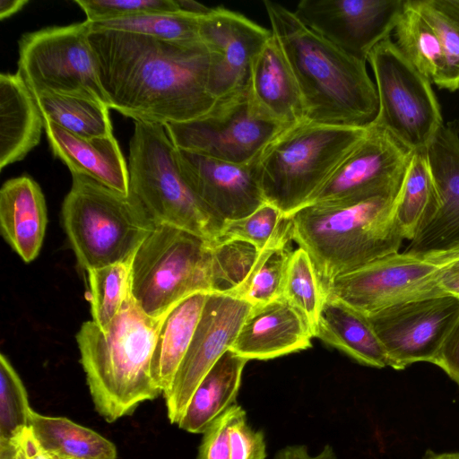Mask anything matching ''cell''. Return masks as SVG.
Here are the masks:
<instances>
[{
    "instance_id": "cell-1",
    "label": "cell",
    "mask_w": 459,
    "mask_h": 459,
    "mask_svg": "<svg viewBox=\"0 0 459 459\" xmlns=\"http://www.w3.org/2000/svg\"><path fill=\"white\" fill-rule=\"evenodd\" d=\"M89 41L110 109L134 122H186L218 101L208 91L209 53L201 39L169 41L91 28Z\"/></svg>"
},
{
    "instance_id": "cell-2",
    "label": "cell",
    "mask_w": 459,
    "mask_h": 459,
    "mask_svg": "<svg viewBox=\"0 0 459 459\" xmlns=\"http://www.w3.org/2000/svg\"><path fill=\"white\" fill-rule=\"evenodd\" d=\"M264 5L272 34L297 82L306 120L358 128L374 125L378 96L366 62L308 29L293 11L270 0Z\"/></svg>"
},
{
    "instance_id": "cell-3",
    "label": "cell",
    "mask_w": 459,
    "mask_h": 459,
    "mask_svg": "<svg viewBox=\"0 0 459 459\" xmlns=\"http://www.w3.org/2000/svg\"><path fill=\"white\" fill-rule=\"evenodd\" d=\"M164 315L148 316L131 294L105 330L91 320L77 333L90 394L107 422L131 415L141 403L162 394L152 376V359Z\"/></svg>"
},
{
    "instance_id": "cell-4",
    "label": "cell",
    "mask_w": 459,
    "mask_h": 459,
    "mask_svg": "<svg viewBox=\"0 0 459 459\" xmlns=\"http://www.w3.org/2000/svg\"><path fill=\"white\" fill-rule=\"evenodd\" d=\"M397 197L312 204L290 215V236L310 255L324 287L335 277L399 252Z\"/></svg>"
},
{
    "instance_id": "cell-5",
    "label": "cell",
    "mask_w": 459,
    "mask_h": 459,
    "mask_svg": "<svg viewBox=\"0 0 459 459\" xmlns=\"http://www.w3.org/2000/svg\"><path fill=\"white\" fill-rule=\"evenodd\" d=\"M368 128L306 119L283 128L252 163L265 201L286 218L304 207Z\"/></svg>"
},
{
    "instance_id": "cell-6",
    "label": "cell",
    "mask_w": 459,
    "mask_h": 459,
    "mask_svg": "<svg viewBox=\"0 0 459 459\" xmlns=\"http://www.w3.org/2000/svg\"><path fill=\"white\" fill-rule=\"evenodd\" d=\"M62 219L78 263L86 271L133 256L156 226L129 195L78 174H72Z\"/></svg>"
},
{
    "instance_id": "cell-7",
    "label": "cell",
    "mask_w": 459,
    "mask_h": 459,
    "mask_svg": "<svg viewBox=\"0 0 459 459\" xmlns=\"http://www.w3.org/2000/svg\"><path fill=\"white\" fill-rule=\"evenodd\" d=\"M176 148L162 125L134 122L129 143V191L153 222L213 241L221 227L197 199L178 169Z\"/></svg>"
},
{
    "instance_id": "cell-8",
    "label": "cell",
    "mask_w": 459,
    "mask_h": 459,
    "mask_svg": "<svg viewBox=\"0 0 459 459\" xmlns=\"http://www.w3.org/2000/svg\"><path fill=\"white\" fill-rule=\"evenodd\" d=\"M200 291L213 292L212 241L173 226L156 225L134 256V299L148 316L160 317Z\"/></svg>"
},
{
    "instance_id": "cell-9",
    "label": "cell",
    "mask_w": 459,
    "mask_h": 459,
    "mask_svg": "<svg viewBox=\"0 0 459 459\" xmlns=\"http://www.w3.org/2000/svg\"><path fill=\"white\" fill-rule=\"evenodd\" d=\"M90 31L91 22L85 20L21 37L17 72L33 95L77 96L109 108L89 41Z\"/></svg>"
},
{
    "instance_id": "cell-10",
    "label": "cell",
    "mask_w": 459,
    "mask_h": 459,
    "mask_svg": "<svg viewBox=\"0 0 459 459\" xmlns=\"http://www.w3.org/2000/svg\"><path fill=\"white\" fill-rule=\"evenodd\" d=\"M378 115L374 125L412 152L425 151L444 125L430 82L403 56L390 38L370 52Z\"/></svg>"
},
{
    "instance_id": "cell-11",
    "label": "cell",
    "mask_w": 459,
    "mask_h": 459,
    "mask_svg": "<svg viewBox=\"0 0 459 459\" xmlns=\"http://www.w3.org/2000/svg\"><path fill=\"white\" fill-rule=\"evenodd\" d=\"M457 255L459 248L397 252L335 277L325 286V292L366 316L402 303L446 296L437 274Z\"/></svg>"
},
{
    "instance_id": "cell-12",
    "label": "cell",
    "mask_w": 459,
    "mask_h": 459,
    "mask_svg": "<svg viewBox=\"0 0 459 459\" xmlns=\"http://www.w3.org/2000/svg\"><path fill=\"white\" fill-rule=\"evenodd\" d=\"M175 148L235 164H252L283 129L252 106L248 89L217 101L195 119L164 126Z\"/></svg>"
},
{
    "instance_id": "cell-13",
    "label": "cell",
    "mask_w": 459,
    "mask_h": 459,
    "mask_svg": "<svg viewBox=\"0 0 459 459\" xmlns=\"http://www.w3.org/2000/svg\"><path fill=\"white\" fill-rule=\"evenodd\" d=\"M412 152L372 125L306 205L397 197Z\"/></svg>"
},
{
    "instance_id": "cell-14",
    "label": "cell",
    "mask_w": 459,
    "mask_h": 459,
    "mask_svg": "<svg viewBox=\"0 0 459 459\" xmlns=\"http://www.w3.org/2000/svg\"><path fill=\"white\" fill-rule=\"evenodd\" d=\"M251 308L250 303L230 294H208L189 347L163 394L170 423L179 422L200 382L232 347Z\"/></svg>"
},
{
    "instance_id": "cell-15",
    "label": "cell",
    "mask_w": 459,
    "mask_h": 459,
    "mask_svg": "<svg viewBox=\"0 0 459 459\" xmlns=\"http://www.w3.org/2000/svg\"><path fill=\"white\" fill-rule=\"evenodd\" d=\"M459 315V299L441 296L394 305L368 315L382 342L389 367L432 363Z\"/></svg>"
},
{
    "instance_id": "cell-16",
    "label": "cell",
    "mask_w": 459,
    "mask_h": 459,
    "mask_svg": "<svg viewBox=\"0 0 459 459\" xmlns=\"http://www.w3.org/2000/svg\"><path fill=\"white\" fill-rule=\"evenodd\" d=\"M405 0H302L293 13L308 29L360 61L389 38Z\"/></svg>"
},
{
    "instance_id": "cell-17",
    "label": "cell",
    "mask_w": 459,
    "mask_h": 459,
    "mask_svg": "<svg viewBox=\"0 0 459 459\" xmlns=\"http://www.w3.org/2000/svg\"><path fill=\"white\" fill-rule=\"evenodd\" d=\"M198 33L209 53L211 95L220 100L247 91L251 65L272 37L271 30L217 6L199 18Z\"/></svg>"
},
{
    "instance_id": "cell-18",
    "label": "cell",
    "mask_w": 459,
    "mask_h": 459,
    "mask_svg": "<svg viewBox=\"0 0 459 459\" xmlns=\"http://www.w3.org/2000/svg\"><path fill=\"white\" fill-rule=\"evenodd\" d=\"M175 155L189 188L221 223L245 217L266 203L252 164L230 163L177 148Z\"/></svg>"
},
{
    "instance_id": "cell-19",
    "label": "cell",
    "mask_w": 459,
    "mask_h": 459,
    "mask_svg": "<svg viewBox=\"0 0 459 459\" xmlns=\"http://www.w3.org/2000/svg\"><path fill=\"white\" fill-rule=\"evenodd\" d=\"M427 155L441 207L406 251L427 253L459 248V126L444 124L427 148Z\"/></svg>"
},
{
    "instance_id": "cell-20",
    "label": "cell",
    "mask_w": 459,
    "mask_h": 459,
    "mask_svg": "<svg viewBox=\"0 0 459 459\" xmlns=\"http://www.w3.org/2000/svg\"><path fill=\"white\" fill-rule=\"evenodd\" d=\"M313 337L304 316L280 297L252 306L230 350L247 360H265L306 350Z\"/></svg>"
},
{
    "instance_id": "cell-21",
    "label": "cell",
    "mask_w": 459,
    "mask_h": 459,
    "mask_svg": "<svg viewBox=\"0 0 459 459\" xmlns=\"http://www.w3.org/2000/svg\"><path fill=\"white\" fill-rule=\"evenodd\" d=\"M44 129L53 155L71 174L88 177L128 195L127 163L115 136L84 138L44 120Z\"/></svg>"
},
{
    "instance_id": "cell-22",
    "label": "cell",
    "mask_w": 459,
    "mask_h": 459,
    "mask_svg": "<svg viewBox=\"0 0 459 459\" xmlns=\"http://www.w3.org/2000/svg\"><path fill=\"white\" fill-rule=\"evenodd\" d=\"M248 95L261 116L284 127L306 119L297 82L273 34L251 65Z\"/></svg>"
},
{
    "instance_id": "cell-23",
    "label": "cell",
    "mask_w": 459,
    "mask_h": 459,
    "mask_svg": "<svg viewBox=\"0 0 459 459\" xmlns=\"http://www.w3.org/2000/svg\"><path fill=\"white\" fill-rule=\"evenodd\" d=\"M47 223L45 197L32 178L23 175L3 184L0 190L1 232L25 263L38 256Z\"/></svg>"
},
{
    "instance_id": "cell-24",
    "label": "cell",
    "mask_w": 459,
    "mask_h": 459,
    "mask_svg": "<svg viewBox=\"0 0 459 459\" xmlns=\"http://www.w3.org/2000/svg\"><path fill=\"white\" fill-rule=\"evenodd\" d=\"M44 119L20 74H0V169L23 160L40 141Z\"/></svg>"
},
{
    "instance_id": "cell-25",
    "label": "cell",
    "mask_w": 459,
    "mask_h": 459,
    "mask_svg": "<svg viewBox=\"0 0 459 459\" xmlns=\"http://www.w3.org/2000/svg\"><path fill=\"white\" fill-rule=\"evenodd\" d=\"M314 335L362 365L389 367L386 351L368 316L326 294Z\"/></svg>"
},
{
    "instance_id": "cell-26",
    "label": "cell",
    "mask_w": 459,
    "mask_h": 459,
    "mask_svg": "<svg viewBox=\"0 0 459 459\" xmlns=\"http://www.w3.org/2000/svg\"><path fill=\"white\" fill-rule=\"evenodd\" d=\"M247 361L228 350L198 385L178 428L193 434L204 433L216 418L236 403Z\"/></svg>"
},
{
    "instance_id": "cell-27",
    "label": "cell",
    "mask_w": 459,
    "mask_h": 459,
    "mask_svg": "<svg viewBox=\"0 0 459 459\" xmlns=\"http://www.w3.org/2000/svg\"><path fill=\"white\" fill-rule=\"evenodd\" d=\"M209 292L191 294L169 309L158 330L152 376L162 395L169 389L189 347Z\"/></svg>"
},
{
    "instance_id": "cell-28",
    "label": "cell",
    "mask_w": 459,
    "mask_h": 459,
    "mask_svg": "<svg viewBox=\"0 0 459 459\" xmlns=\"http://www.w3.org/2000/svg\"><path fill=\"white\" fill-rule=\"evenodd\" d=\"M30 429L48 459H117L110 440L67 418L31 410Z\"/></svg>"
},
{
    "instance_id": "cell-29",
    "label": "cell",
    "mask_w": 459,
    "mask_h": 459,
    "mask_svg": "<svg viewBox=\"0 0 459 459\" xmlns=\"http://www.w3.org/2000/svg\"><path fill=\"white\" fill-rule=\"evenodd\" d=\"M441 207L427 150L413 152L396 199L395 218L404 239L412 240Z\"/></svg>"
},
{
    "instance_id": "cell-30",
    "label": "cell",
    "mask_w": 459,
    "mask_h": 459,
    "mask_svg": "<svg viewBox=\"0 0 459 459\" xmlns=\"http://www.w3.org/2000/svg\"><path fill=\"white\" fill-rule=\"evenodd\" d=\"M394 30L403 56L430 82L443 88L446 65L438 37L411 0H405Z\"/></svg>"
},
{
    "instance_id": "cell-31",
    "label": "cell",
    "mask_w": 459,
    "mask_h": 459,
    "mask_svg": "<svg viewBox=\"0 0 459 459\" xmlns=\"http://www.w3.org/2000/svg\"><path fill=\"white\" fill-rule=\"evenodd\" d=\"M291 240L289 218L284 230L260 250L244 281L227 294L244 299L252 306L264 304L281 297L288 264L293 251L290 247Z\"/></svg>"
},
{
    "instance_id": "cell-32",
    "label": "cell",
    "mask_w": 459,
    "mask_h": 459,
    "mask_svg": "<svg viewBox=\"0 0 459 459\" xmlns=\"http://www.w3.org/2000/svg\"><path fill=\"white\" fill-rule=\"evenodd\" d=\"M45 121L84 138L113 134L109 108L89 99L39 93L34 95Z\"/></svg>"
},
{
    "instance_id": "cell-33",
    "label": "cell",
    "mask_w": 459,
    "mask_h": 459,
    "mask_svg": "<svg viewBox=\"0 0 459 459\" xmlns=\"http://www.w3.org/2000/svg\"><path fill=\"white\" fill-rule=\"evenodd\" d=\"M134 256L86 271L92 321L102 331L112 322L132 294Z\"/></svg>"
},
{
    "instance_id": "cell-34",
    "label": "cell",
    "mask_w": 459,
    "mask_h": 459,
    "mask_svg": "<svg viewBox=\"0 0 459 459\" xmlns=\"http://www.w3.org/2000/svg\"><path fill=\"white\" fill-rule=\"evenodd\" d=\"M91 28L123 31L169 41L200 40L199 18L180 12L148 13L91 22Z\"/></svg>"
},
{
    "instance_id": "cell-35",
    "label": "cell",
    "mask_w": 459,
    "mask_h": 459,
    "mask_svg": "<svg viewBox=\"0 0 459 459\" xmlns=\"http://www.w3.org/2000/svg\"><path fill=\"white\" fill-rule=\"evenodd\" d=\"M281 297L304 316L315 333L325 292L310 255L301 247L291 253Z\"/></svg>"
},
{
    "instance_id": "cell-36",
    "label": "cell",
    "mask_w": 459,
    "mask_h": 459,
    "mask_svg": "<svg viewBox=\"0 0 459 459\" xmlns=\"http://www.w3.org/2000/svg\"><path fill=\"white\" fill-rule=\"evenodd\" d=\"M438 37L445 60L444 89L459 90V0H411Z\"/></svg>"
},
{
    "instance_id": "cell-37",
    "label": "cell",
    "mask_w": 459,
    "mask_h": 459,
    "mask_svg": "<svg viewBox=\"0 0 459 459\" xmlns=\"http://www.w3.org/2000/svg\"><path fill=\"white\" fill-rule=\"evenodd\" d=\"M26 388L9 359L0 356V444L22 438L30 428Z\"/></svg>"
},
{
    "instance_id": "cell-38",
    "label": "cell",
    "mask_w": 459,
    "mask_h": 459,
    "mask_svg": "<svg viewBox=\"0 0 459 459\" xmlns=\"http://www.w3.org/2000/svg\"><path fill=\"white\" fill-rule=\"evenodd\" d=\"M260 251L241 240L212 241L213 292L227 293L244 281Z\"/></svg>"
},
{
    "instance_id": "cell-39",
    "label": "cell",
    "mask_w": 459,
    "mask_h": 459,
    "mask_svg": "<svg viewBox=\"0 0 459 459\" xmlns=\"http://www.w3.org/2000/svg\"><path fill=\"white\" fill-rule=\"evenodd\" d=\"M288 222L289 218L266 202L245 217L224 221L213 241L241 240L260 251L273 241Z\"/></svg>"
},
{
    "instance_id": "cell-40",
    "label": "cell",
    "mask_w": 459,
    "mask_h": 459,
    "mask_svg": "<svg viewBox=\"0 0 459 459\" xmlns=\"http://www.w3.org/2000/svg\"><path fill=\"white\" fill-rule=\"evenodd\" d=\"M90 22L148 13H178L174 0H74Z\"/></svg>"
},
{
    "instance_id": "cell-41",
    "label": "cell",
    "mask_w": 459,
    "mask_h": 459,
    "mask_svg": "<svg viewBox=\"0 0 459 459\" xmlns=\"http://www.w3.org/2000/svg\"><path fill=\"white\" fill-rule=\"evenodd\" d=\"M230 459H266L264 432L252 428L238 404L230 427Z\"/></svg>"
},
{
    "instance_id": "cell-42",
    "label": "cell",
    "mask_w": 459,
    "mask_h": 459,
    "mask_svg": "<svg viewBox=\"0 0 459 459\" xmlns=\"http://www.w3.org/2000/svg\"><path fill=\"white\" fill-rule=\"evenodd\" d=\"M237 407L231 405L205 429L196 459H230V427Z\"/></svg>"
},
{
    "instance_id": "cell-43",
    "label": "cell",
    "mask_w": 459,
    "mask_h": 459,
    "mask_svg": "<svg viewBox=\"0 0 459 459\" xmlns=\"http://www.w3.org/2000/svg\"><path fill=\"white\" fill-rule=\"evenodd\" d=\"M432 363L442 368L450 378L459 384V315L446 335Z\"/></svg>"
},
{
    "instance_id": "cell-44",
    "label": "cell",
    "mask_w": 459,
    "mask_h": 459,
    "mask_svg": "<svg viewBox=\"0 0 459 459\" xmlns=\"http://www.w3.org/2000/svg\"><path fill=\"white\" fill-rule=\"evenodd\" d=\"M437 281L446 296L459 299V255L452 258L439 268Z\"/></svg>"
},
{
    "instance_id": "cell-45",
    "label": "cell",
    "mask_w": 459,
    "mask_h": 459,
    "mask_svg": "<svg viewBox=\"0 0 459 459\" xmlns=\"http://www.w3.org/2000/svg\"><path fill=\"white\" fill-rule=\"evenodd\" d=\"M273 459H337L333 448L325 445L316 455H310L305 445L286 446L280 449Z\"/></svg>"
},
{
    "instance_id": "cell-46",
    "label": "cell",
    "mask_w": 459,
    "mask_h": 459,
    "mask_svg": "<svg viewBox=\"0 0 459 459\" xmlns=\"http://www.w3.org/2000/svg\"><path fill=\"white\" fill-rule=\"evenodd\" d=\"M22 437L16 441L0 444V459H28Z\"/></svg>"
},
{
    "instance_id": "cell-47",
    "label": "cell",
    "mask_w": 459,
    "mask_h": 459,
    "mask_svg": "<svg viewBox=\"0 0 459 459\" xmlns=\"http://www.w3.org/2000/svg\"><path fill=\"white\" fill-rule=\"evenodd\" d=\"M174 2L180 13L198 18L207 15L212 10V7L192 0H174Z\"/></svg>"
},
{
    "instance_id": "cell-48",
    "label": "cell",
    "mask_w": 459,
    "mask_h": 459,
    "mask_svg": "<svg viewBox=\"0 0 459 459\" xmlns=\"http://www.w3.org/2000/svg\"><path fill=\"white\" fill-rule=\"evenodd\" d=\"M22 443L28 459H48L39 446L30 428L23 434Z\"/></svg>"
},
{
    "instance_id": "cell-49",
    "label": "cell",
    "mask_w": 459,
    "mask_h": 459,
    "mask_svg": "<svg viewBox=\"0 0 459 459\" xmlns=\"http://www.w3.org/2000/svg\"><path fill=\"white\" fill-rule=\"evenodd\" d=\"M28 0H1L0 1V19L4 20L15 14L22 10Z\"/></svg>"
},
{
    "instance_id": "cell-50",
    "label": "cell",
    "mask_w": 459,
    "mask_h": 459,
    "mask_svg": "<svg viewBox=\"0 0 459 459\" xmlns=\"http://www.w3.org/2000/svg\"><path fill=\"white\" fill-rule=\"evenodd\" d=\"M424 459H459V453L429 454Z\"/></svg>"
}]
</instances>
